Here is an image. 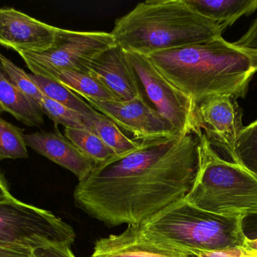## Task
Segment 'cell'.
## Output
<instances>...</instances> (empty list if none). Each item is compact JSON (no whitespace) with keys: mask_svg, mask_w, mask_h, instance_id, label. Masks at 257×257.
Listing matches in <instances>:
<instances>
[{"mask_svg":"<svg viewBox=\"0 0 257 257\" xmlns=\"http://www.w3.org/2000/svg\"><path fill=\"white\" fill-rule=\"evenodd\" d=\"M199 138L178 134L96 166L74 190L77 207L109 227L142 225L184 199L196 178Z\"/></svg>","mask_w":257,"mask_h":257,"instance_id":"6da1fadb","label":"cell"},{"mask_svg":"<svg viewBox=\"0 0 257 257\" xmlns=\"http://www.w3.org/2000/svg\"><path fill=\"white\" fill-rule=\"evenodd\" d=\"M147 57L196 105L220 95L245 98L257 72V50L238 46L222 36Z\"/></svg>","mask_w":257,"mask_h":257,"instance_id":"7a4b0ae2","label":"cell"},{"mask_svg":"<svg viewBox=\"0 0 257 257\" xmlns=\"http://www.w3.org/2000/svg\"><path fill=\"white\" fill-rule=\"evenodd\" d=\"M224 30L185 0H148L116 20L111 33L124 51L148 56L217 39Z\"/></svg>","mask_w":257,"mask_h":257,"instance_id":"3957f363","label":"cell"},{"mask_svg":"<svg viewBox=\"0 0 257 257\" xmlns=\"http://www.w3.org/2000/svg\"><path fill=\"white\" fill-rule=\"evenodd\" d=\"M199 138L196 178L184 200L205 212L244 220L257 214V178L222 158L203 134Z\"/></svg>","mask_w":257,"mask_h":257,"instance_id":"277c9868","label":"cell"},{"mask_svg":"<svg viewBox=\"0 0 257 257\" xmlns=\"http://www.w3.org/2000/svg\"><path fill=\"white\" fill-rule=\"evenodd\" d=\"M243 221L205 212L183 199L140 226L152 236L184 248L217 250L246 245Z\"/></svg>","mask_w":257,"mask_h":257,"instance_id":"5b68a950","label":"cell"},{"mask_svg":"<svg viewBox=\"0 0 257 257\" xmlns=\"http://www.w3.org/2000/svg\"><path fill=\"white\" fill-rule=\"evenodd\" d=\"M75 238L73 228L51 211L14 197L0 202V242L35 250L49 246L71 247Z\"/></svg>","mask_w":257,"mask_h":257,"instance_id":"8992f818","label":"cell"},{"mask_svg":"<svg viewBox=\"0 0 257 257\" xmlns=\"http://www.w3.org/2000/svg\"><path fill=\"white\" fill-rule=\"evenodd\" d=\"M115 45L111 33L62 29L57 42L49 49L17 53L33 74L53 80L56 74L63 69L84 72L87 63Z\"/></svg>","mask_w":257,"mask_h":257,"instance_id":"52a82bcc","label":"cell"},{"mask_svg":"<svg viewBox=\"0 0 257 257\" xmlns=\"http://www.w3.org/2000/svg\"><path fill=\"white\" fill-rule=\"evenodd\" d=\"M125 53L154 108L180 134L200 135L194 102L168 81L147 56L132 51H125Z\"/></svg>","mask_w":257,"mask_h":257,"instance_id":"ba28073f","label":"cell"},{"mask_svg":"<svg viewBox=\"0 0 257 257\" xmlns=\"http://www.w3.org/2000/svg\"><path fill=\"white\" fill-rule=\"evenodd\" d=\"M84 100L96 111L112 119L136 141H154L180 134L166 118L149 105L145 95H139L130 101L113 102Z\"/></svg>","mask_w":257,"mask_h":257,"instance_id":"9c48e42d","label":"cell"},{"mask_svg":"<svg viewBox=\"0 0 257 257\" xmlns=\"http://www.w3.org/2000/svg\"><path fill=\"white\" fill-rule=\"evenodd\" d=\"M199 131L211 146L235 162V146L244 127L242 110L236 98L229 95L211 97L196 105Z\"/></svg>","mask_w":257,"mask_h":257,"instance_id":"30bf717a","label":"cell"},{"mask_svg":"<svg viewBox=\"0 0 257 257\" xmlns=\"http://www.w3.org/2000/svg\"><path fill=\"white\" fill-rule=\"evenodd\" d=\"M61 30L14 8H0V45L16 52L46 51L57 42Z\"/></svg>","mask_w":257,"mask_h":257,"instance_id":"8fae6325","label":"cell"},{"mask_svg":"<svg viewBox=\"0 0 257 257\" xmlns=\"http://www.w3.org/2000/svg\"><path fill=\"white\" fill-rule=\"evenodd\" d=\"M91 257H193L188 249L158 239L140 225L96 241Z\"/></svg>","mask_w":257,"mask_h":257,"instance_id":"7c38bea8","label":"cell"},{"mask_svg":"<svg viewBox=\"0 0 257 257\" xmlns=\"http://www.w3.org/2000/svg\"><path fill=\"white\" fill-rule=\"evenodd\" d=\"M84 72L105 86L119 101L145 95L134 68L119 45L103 51L87 63Z\"/></svg>","mask_w":257,"mask_h":257,"instance_id":"4fadbf2b","label":"cell"},{"mask_svg":"<svg viewBox=\"0 0 257 257\" xmlns=\"http://www.w3.org/2000/svg\"><path fill=\"white\" fill-rule=\"evenodd\" d=\"M27 146L60 167L72 172L78 181L85 180L96 163L81 152L56 128L55 131H37L24 135Z\"/></svg>","mask_w":257,"mask_h":257,"instance_id":"5bb4252c","label":"cell"},{"mask_svg":"<svg viewBox=\"0 0 257 257\" xmlns=\"http://www.w3.org/2000/svg\"><path fill=\"white\" fill-rule=\"evenodd\" d=\"M202 16L218 23L225 29L242 16L257 10V0H185Z\"/></svg>","mask_w":257,"mask_h":257,"instance_id":"9a60e30c","label":"cell"},{"mask_svg":"<svg viewBox=\"0 0 257 257\" xmlns=\"http://www.w3.org/2000/svg\"><path fill=\"white\" fill-rule=\"evenodd\" d=\"M0 103L6 112L29 127L43 125L42 110L20 92L0 69Z\"/></svg>","mask_w":257,"mask_h":257,"instance_id":"2e32d148","label":"cell"},{"mask_svg":"<svg viewBox=\"0 0 257 257\" xmlns=\"http://www.w3.org/2000/svg\"><path fill=\"white\" fill-rule=\"evenodd\" d=\"M83 118L86 128L94 131L117 157L126 156L143 146L145 142L130 138L112 119L99 112Z\"/></svg>","mask_w":257,"mask_h":257,"instance_id":"e0dca14e","label":"cell"},{"mask_svg":"<svg viewBox=\"0 0 257 257\" xmlns=\"http://www.w3.org/2000/svg\"><path fill=\"white\" fill-rule=\"evenodd\" d=\"M53 81L63 84L83 99L87 98L93 101L108 102L119 101L105 86L84 72L63 69L56 74Z\"/></svg>","mask_w":257,"mask_h":257,"instance_id":"ac0fdd59","label":"cell"},{"mask_svg":"<svg viewBox=\"0 0 257 257\" xmlns=\"http://www.w3.org/2000/svg\"><path fill=\"white\" fill-rule=\"evenodd\" d=\"M64 135L96 166L117 156L94 131L88 128H65Z\"/></svg>","mask_w":257,"mask_h":257,"instance_id":"d6986e66","label":"cell"},{"mask_svg":"<svg viewBox=\"0 0 257 257\" xmlns=\"http://www.w3.org/2000/svg\"><path fill=\"white\" fill-rule=\"evenodd\" d=\"M30 77L37 84L44 96L66 106L68 108L77 112L83 116H90L96 113L85 100L63 84L41 75L30 73Z\"/></svg>","mask_w":257,"mask_h":257,"instance_id":"ffe728a7","label":"cell"},{"mask_svg":"<svg viewBox=\"0 0 257 257\" xmlns=\"http://www.w3.org/2000/svg\"><path fill=\"white\" fill-rule=\"evenodd\" d=\"M24 129L0 117V161L29 157Z\"/></svg>","mask_w":257,"mask_h":257,"instance_id":"44dd1931","label":"cell"},{"mask_svg":"<svg viewBox=\"0 0 257 257\" xmlns=\"http://www.w3.org/2000/svg\"><path fill=\"white\" fill-rule=\"evenodd\" d=\"M0 69L10 80L11 82L22 92L33 104L41 110V104L45 98L37 84L33 81L30 73L13 63L0 52Z\"/></svg>","mask_w":257,"mask_h":257,"instance_id":"7402d4cb","label":"cell"},{"mask_svg":"<svg viewBox=\"0 0 257 257\" xmlns=\"http://www.w3.org/2000/svg\"><path fill=\"white\" fill-rule=\"evenodd\" d=\"M235 162L257 178V120L244 127L235 146Z\"/></svg>","mask_w":257,"mask_h":257,"instance_id":"603a6c76","label":"cell"},{"mask_svg":"<svg viewBox=\"0 0 257 257\" xmlns=\"http://www.w3.org/2000/svg\"><path fill=\"white\" fill-rule=\"evenodd\" d=\"M41 110L44 115L53 121L55 128L59 125H63L65 128H87L83 116L47 97L42 100Z\"/></svg>","mask_w":257,"mask_h":257,"instance_id":"cb8c5ba5","label":"cell"},{"mask_svg":"<svg viewBox=\"0 0 257 257\" xmlns=\"http://www.w3.org/2000/svg\"><path fill=\"white\" fill-rule=\"evenodd\" d=\"M187 249L194 257H246L243 251V247H229L217 250Z\"/></svg>","mask_w":257,"mask_h":257,"instance_id":"d4e9b609","label":"cell"},{"mask_svg":"<svg viewBox=\"0 0 257 257\" xmlns=\"http://www.w3.org/2000/svg\"><path fill=\"white\" fill-rule=\"evenodd\" d=\"M36 257H76L67 246H49L33 250Z\"/></svg>","mask_w":257,"mask_h":257,"instance_id":"484cf974","label":"cell"},{"mask_svg":"<svg viewBox=\"0 0 257 257\" xmlns=\"http://www.w3.org/2000/svg\"><path fill=\"white\" fill-rule=\"evenodd\" d=\"M0 257H36L28 247L0 242Z\"/></svg>","mask_w":257,"mask_h":257,"instance_id":"4316f807","label":"cell"},{"mask_svg":"<svg viewBox=\"0 0 257 257\" xmlns=\"http://www.w3.org/2000/svg\"><path fill=\"white\" fill-rule=\"evenodd\" d=\"M234 43L243 48L257 50V18L252 22L245 34Z\"/></svg>","mask_w":257,"mask_h":257,"instance_id":"83f0119b","label":"cell"},{"mask_svg":"<svg viewBox=\"0 0 257 257\" xmlns=\"http://www.w3.org/2000/svg\"><path fill=\"white\" fill-rule=\"evenodd\" d=\"M13 196L9 191V186L6 179L2 174H0V202H5L12 199Z\"/></svg>","mask_w":257,"mask_h":257,"instance_id":"f1b7e54d","label":"cell"},{"mask_svg":"<svg viewBox=\"0 0 257 257\" xmlns=\"http://www.w3.org/2000/svg\"><path fill=\"white\" fill-rule=\"evenodd\" d=\"M256 215H257V214H256ZM244 234H245L247 239H257V224L254 225V227H253V230L248 231V232H245Z\"/></svg>","mask_w":257,"mask_h":257,"instance_id":"f546056e","label":"cell"},{"mask_svg":"<svg viewBox=\"0 0 257 257\" xmlns=\"http://www.w3.org/2000/svg\"><path fill=\"white\" fill-rule=\"evenodd\" d=\"M243 251L246 257H257V250L249 248L246 245L243 247Z\"/></svg>","mask_w":257,"mask_h":257,"instance_id":"4dcf8cb0","label":"cell"},{"mask_svg":"<svg viewBox=\"0 0 257 257\" xmlns=\"http://www.w3.org/2000/svg\"><path fill=\"white\" fill-rule=\"evenodd\" d=\"M246 246H247V247H249V248L257 250V239H247V242H246Z\"/></svg>","mask_w":257,"mask_h":257,"instance_id":"1f68e13d","label":"cell"},{"mask_svg":"<svg viewBox=\"0 0 257 257\" xmlns=\"http://www.w3.org/2000/svg\"><path fill=\"white\" fill-rule=\"evenodd\" d=\"M4 112H6V110H5L4 107L0 103V115H1V113H4Z\"/></svg>","mask_w":257,"mask_h":257,"instance_id":"d6a6232c","label":"cell"},{"mask_svg":"<svg viewBox=\"0 0 257 257\" xmlns=\"http://www.w3.org/2000/svg\"><path fill=\"white\" fill-rule=\"evenodd\" d=\"M193 257H194V256H193Z\"/></svg>","mask_w":257,"mask_h":257,"instance_id":"836d02e7","label":"cell"}]
</instances>
